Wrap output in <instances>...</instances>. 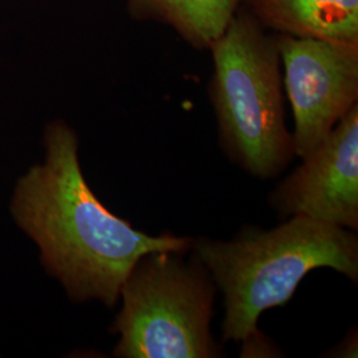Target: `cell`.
I'll use <instances>...</instances> for the list:
<instances>
[{
	"label": "cell",
	"instance_id": "8992f818",
	"mask_svg": "<svg viewBox=\"0 0 358 358\" xmlns=\"http://www.w3.org/2000/svg\"><path fill=\"white\" fill-rule=\"evenodd\" d=\"M268 205L282 219L303 215L358 230V105L275 187Z\"/></svg>",
	"mask_w": 358,
	"mask_h": 358
},
{
	"label": "cell",
	"instance_id": "52a82bcc",
	"mask_svg": "<svg viewBox=\"0 0 358 358\" xmlns=\"http://www.w3.org/2000/svg\"><path fill=\"white\" fill-rule=\"evenodd\" d=\"M244 7L279 35L358 44V0H254Z\"/></svg>",
	"mask_w": 358,
	"mask_h": 358
},
{
	"label": "cell",
	"instance_id": "9c48e42d",
	"mask_svg": "<svg viewBox=\"0 0 358 358\" xmlns=\"http://www.w3.org/2000/svg\"><path fill=\"white\" fill-rule=\"evenodd\" d=\"M336 357H357V333L346 337L336 350Z\"/></svg>",
	"mask_w": 358,
	"mask_h": 358
},
{
	"label": "cell",
	"instance_id": "3957f363",
	"mask_svg": "<svg viewBox=\"0 0 358 358\" xmlns=\"http://www.w3.org/2000/svg\"><path fill=\"white\" fill-rule=\"evenodd\" d=\"M208 50L214 65L208 94L223 152L252 177H278L294 159V146L275 34L241 6Z\"/></svg>",
	"mask_w": 358,
	"mask_h": 358
},
{
	"label": "cell",
	"instance_id": "ba28073f",
	"mask_svg": "<svg viewBox=\"0 0 358 358\" xmlns=\"http://www.w3.org/2000/svg\"><path fill=\"white\" fill-rule=\"evenodd\" d=\"M136 20L173 28L198 50H208L242 6L241 0H127Z\"/></svg>",
	"mask_w": 358,
	"mask_h": 358
},
{
	"label": "cell",
	"instance_id": "7a4b0ae2",
	"mask_svg": "<svg viewBox=\"0 0 358 358\" xmlns=\"http://www.w3.org/2000/svg\"><path fill=\"white\" fill-rule=\"evenodd\" d=\"M192 251L223 294V341L244 345L259 336L262 313L287 304L310 271L358 280L356 231L303 215L268 231L245 226L231 241L194 238Z\"/></svg>",
	"mask_w": 358,
	"mask_h": 358
},
{
	"label": "cell",
	"instance_id": "6da1fadb",
	"mask_svg": "<svg viewBox=\"0 0 358 358\" xmlns=\"http://www.w3.org/2000/svg\"><path fill=\"white\" fill-rule=\"evenodd\" d=\"M44 145L45 161L17 182L11 211L72 301L115 307L142 255L192 251L194 238L136 230L100 202L83 176L76 131L65 122L47 127Z\"/></svg>",
	"mask_w": 358,
	"mask_h": 358
},
{
	"label": "cell",
	"instance_id": "5b68a950",
	"mask_svg": "<svg viewBox=\"0 0 358 358\" xmlns=\"http://www.w3.org/2000/svg\"><path fill=\"white\" fill-rule=\"evenodd\" d=\"M275 36L294 112V155L303 159L358 105V44Z\"/></svg>",
	"mask_w": 358,
	"mask_h": 358
},
{
	"label": "cell",
	"instance_id": "30bf717a",
	"mask_svg": "<svg viewBox=\"0 0 358 358\" xmlns=\"http://www.w3.org/2000/svg\"><path fill=\"white\" fill-rule=\"evenodd\" d=\"M252 1H254V0H241V4H242V6H248V4L252 3Z\"/></svg>",
	"mask_w": 358,
	"mask_h": 358
},
{
	"label": "cell",
	"instance_id": "277c9868",
	"mask_svg": "<svg viewBox=\"0 0 358 358\" xmlns=\"http://www.w3.org/2000/svg\"><path fill=\"white\" fill-rule=\"evenodd\" d=\"M153 251L142 255L121 287L113 333L120 358H217L211 333L217 287L198 256Z\"/></svg>",
	"mask_w": 358,
	"mask_h": 358
}]
</instances>
